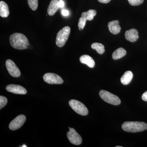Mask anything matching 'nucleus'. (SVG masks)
Instances as JSON below:
<instances>
[{"label":"nucleus","mask_w":147,"mask_h":147,"mask_svg":"<svg viewBox=\"0 0 147 147\" xmlns=\"http://www.w3.org/2000/svg\"><path fill=\"white\" fill-rule=\"evenodd\" d=\"M9 42L12 47L17 50H25L30 45L28 39L23 34L15 33L9 37Z\"/></svg>","instance_id":"f257e3e1"},{"label":"nucleus","mask_w":147,"mask_h":147,"mask_svg":"<svg viewBox=\"0 0 147 147\" xmlns=\"http://www.w3.org/2000/svg\"><path fill=\"white\" fill-rule=\"evenodd\" d=\"M122 128L127 132L135 133L147 129V124L144 122H125L122 125Z\"/></svg>","instance_id":"f03ea898"},{"label":"nucleus","mask_w":147,"mask_h":147,"mask_svg":"<svg viewBox=\"0 0 147 147\" xmlns=\"http://www.w3.org/2000/svg\"><path fill=\"white\" fill-rule=\"evenodd\" d=\"M70 27L65 26L58 32L56 38V45L58 47H62L65 45L70 34Z\"/></svg>","instance_id":"7ed1b4c3"},{"label":"nucleus","mask_w":147,"mask_h":147,"mask_svg":"<svg viewBox=\"0 0 147 147\" xmlns=\"http://www.w3.org/2000/svg\"><path fill=\"white\" fill-rule=\"evenodd\" d=\"M99 95L102 100L107 103L115 105L120 104L121 101L120 98L117 96L107 91L101 90L99 92Z\"/></svg>","instance_id":"20e7f679"},{"label":"nucleus","mask_w":147,"mask_h":147,"mask_svg":"<svg viewBox=\"0 0 147 147\" xmlns=\"http://www.w3.org/2000/svg\"><path fill=\"white\" fill-rule=\"evenodd\" d=\"M69 106L76 113L82 116H86L88 114V110L84 104L79 100L71 99L69 102Z\"/></svg>","instance_id":"39448f33"},{"label":"nucleus","mask_w":147,"mask_h":147,"mask_svg":"<svg viewBox=\"0 0 147 147\" xmlns=\"http://www.w3.org/2000/svg\"><path fill=\"white\" fill-rule=\"evenodd\" d=\"M43 78L45 82L50 84H61L63 82V79L61 77L55 73L45 74Z\"/></svg>","instance_id":"423d86ee"},{"label":"nucleus","mask_w":147,"mask_h":147,"mask_svg":"<svg viewBox=\"0 0 147 147\" xmlns=\"http://www.w3.org/2000/svg\"><path fill=\"white\" fill-rule=\"evenodd\" d=\"M67 136L69 142L71 144L75 145H79L82 144V137L74 129L70 128L69 131L67 132Z\"/></svg>","instance_id":"0eeeda50"},{"label":"nucleus","mask_w":147,"mask_h":147,"mask_svg":"<svg viewBox=\"0 0 147 147\" xmlns=\"http://www.w3.org/2000/svg\"><path fill=\"white\" fill-rule=\"evenodd\" d=\"M6 67L9 73L11 76L14 77H19L21 75V71L14 62L10 59L6 61Z\"/></svg>","instance_id":"6e6552de"},{"label":"nucleus","mask_w":147,"mask_h":147,"mask_svg":"<svg viewBox=\"0 0 147 147\" xmlns=\"http://www.w3.org/2000/svg\"><path fill=\"white\" fill-rule=\"evenodd\" d=\"M26 118L24 115H21L16 117L9 124V128L11 130H15L20 128L26 121Z\"/></svg>","instance_id":"1a4fd4ad"},{"label":"nucleus","mask_w":147,"mask_h":147,"mask_svg":"<svg viewBox=\"0 0 147 147\" xmlns=\"http://www.w3.org/2000/svg\"><path fill=\"white\" fill-rule=\"evenodd\" d=\"M6 89L7 91L15 94H25L27 93L26 89L22 86L15 84H10L7 86Z\"/></svg>","instance_id":"9d476101"},{"label":"nucleus","mask_w":147,"mask_h":147,"mask_svg":"<svg viewBox=\"0 0 147 147\" xmlns=\"http://www.w3.org/2000/svg\"><path fill=\"white\" fill-rule=\"evenodd\" d=\"M125 38L128 41L134 42L139 38L138 31L135 29H131L125 32Z\"/></svg>","instance_id":"9b49d317"},{"label":"nucleus","mask_w":147,"mask_h":147,"mask_svg":"<svg viewBox=\"0 0 147 147\" xmlns=\"http://www.w3.org/2000/svg\"><path fill=\"white\" fill-rule=\"evenodd\" d=\"M108 28L110 32L114 34H118L121 31V28L119 24V21L117 20L109 22Z\"/></svg>","instance_id":"f8f14e48"},{"label":"nucleus","mask_w":147,"mask_h":147,"mask_svg":"<svg viewBox=\"0 0 147 147\" xmlns=\"http://www.w3.org/2000/svg\"><path fill=\"white\" fill-rule=\"evenodd\" d=\"M58 0H52L47 9V13L50 16H53L59 8Z\"/></svg>","instance_id":"ddd939ff"},{"label":"nucleus","mask_w":147,"mask_h":147,"mask_svg":"<svg viewBox=\"0 0 147 147\" xmlns=\"http://www.w3.org/2000/svg\"><path fill=\"white\" fill-rule=\"evenodd\" d=\"M80 61L82 63L85 64L90 68L94 67L95 62L93 59L88 55H84L80 57Z\"/></svg>","instance_id":"4468645a"},{"label":"nucleus","mask_w":147,"mask_h":147,"mask_svg":"<svg viewBox=\"0 0 147 147\" xmlns=\"http://www.w3.org/2000/svg\"><path fill=\"white\" fill-rule=\"evenodd\" d=\"M9 14L8 6L5 2L1 1L0 2V15L3 18L8 16Z\"/></svg>","instance_id":"2eb2a0df"},{"label":"nucleus","mask_w":147,"mask_h":147,"mask_svg":"<svg viewBox=\"0 0 147 147\" xmlns=\"http://www.w3.org/2000/svg\"><path fill=\"white\" fill-rule=\"evenodd\" d=\"M133 74L130 71H126L125 72L123 75L121 79V83L123 85H128L131 82L133 78Z\"/></svg>","instance_id":"dca6fc26"},{"label":"nucleus","mask_w":147,"mask_h":147,"mask_svg":"<svg viewBox=\"0 0 147 147\" xmlns=\"http://www.w3.org/2000/svg\"><path fill=\"white\" fill-rule=\"evenodd\" d=\"M126 54V50L122 47L117 49L113 53L112 57L114 60H117L123 57Z\"/></svg>","instance_id":"f3484780"},{"label":"nucleus","mask_w":147,"mask_h":147,"mask_svg":"<svg viewBox=\"0 0 147 147\" xmlns=\"http://www.w3.org/2000/svg\"><path fill=\"white\" fill-rule=\"evenodd\" d=\"M87 12H84L82 13V16L79 19L78 23V27L80 30H82L84 29L85 25H86V21H87Z\"/></svg>","instance_id":"a211bd4d"},{"label":"nucleus","mask_w":147,"mask_h":147,"mask_svg":"<svg viewBox=\"0 0 147 147\" xmlns=\"http://www.w3.org/2000/svg\"><path fill=\"white\" fill-rule=\"evenodd\" d=\"M91 47L94 50H96V52L99 54L102 55L105 52L104 46L101 43L98 42H94L91 45Z\"/></svg>","instance_id":"6ab92c4d"},{"label":"nucleus","mask_w":147,"mask_h":147,"mask_svg":"<svg viewBox=\"0 0 147 147\" xmlns=\"http://www.w3.org/2000/svg\"><path fill=\"white\" fill-rule=\"evenodd\" d=\"M28 4L32 10H36L38 6V0H28Z\"/></svg>","instance_id":"aec40b11"},{"label":"nucleus","mask_w":147,"mask_h":147,"mask_svg":"<svg viewBox=\"0 0 147 147\" xmlns=\"http://www.w3.org/2000/svg\"><path fill=\"white\" fill-rule=\"evenodd\" d=\"M87 20L92 21L94 18V16L96 15V11L94 9H90L87 11Z\"/></svg>","instance_id":"412c9836"},{"label":"nucleus","mask_w":147,"mask_h":147,"mask_svg":"<svg viewBox=\"0 0 147 147\" xmlns=\"http://www.w3.org/2000/svg\"><path fill=\"white\" fill-rule=\"evenodd\" d=\"M7 102V99L5 96H0V109L3 108L6 105Z\"/></svg>","instance_id":"4be33fe9"},{"label":"nucleus","mask_w":147,"mask_h":147,"mask_svg":"<svg viewBox=\"0 0 147 147\" xmlns=\"http://www.w3.org/2000/svg\"><path fill=\"white\" fill-rule=\"evenodd\" d=\"M129 4L132 6H137L142 4L144 0H128Z\"/></svg>","instance_id":"5701e85b"},{"label":"nucleus","mask_w":147,"mask_h":147,"mask_svg":"<svg viewBox=\"0 0 147 147\" xmlns=\"http://www.w3.org/2000/svg\"><path fill=\"white\" fill-rule=\"evenodd\" d=\"M62 14L64 16H68L69 14V12L68 10H66V9H63L61 11Z\"/></svg>","instance_id":"b1692460"},{"label":"nucleus","mask_w":147,"mask_h":147,"mask_svg":"<svg viewBox=\"0 0 147 147\" xmlns=\"http://www.w3.org/2000/svg\"><path fill=\"white\" fill-rule=\"evenodd\" d=\"M142 99L145 101H147V91L142 95Z\"/></svg>","instance_id":"393cba45"},{"label":"nucleus","mask_w":147,"mask_h":147,"mask_svg":"<svg viewBox=\"0 0 147 147\" xmlns=\"http://www.w3.org/2000/svg\"><path fill=\"white\" fill-rule=\"evenodd\" d=\"M59 8H62L64 6V2L62 0H60L59 1Z\"/></svg>","instance_id":"a878e982"},{"label":"nucleus","mask_w":147,"mask_h":147,"mask_svg":"<svg viewBox=\"0 0 147 147\" xmlns=\"http://www.w3.org/2000/svg\"><path fill=\"white\" fill-rule=\"evenodd\" d=\"M98 2L102 3H108L110 2L111 0H98Z\"/></svg>","instance_id":"bb28decb"},{"label":"nucleus","mask_w":147,"mask_h":147,"mask_svg":"<svg viewBox=\"0 0 147 147\" xmlns=\"http://www.w3.org/2000/svg\"><path fill=\"white\" fill-rule=\"evenodd\" d=\"M21 147H27V146H26V145H23V146H21Z\"/></svg>","instance_id":"cd10ccee"},{"label":"nucleus","mask_w":147,"mask_h":147,"mask_svg":"<svg viewBox=\"0 0 147 147\" xmlns=\"http://www.w3.org/2000/svg\"><path fill=\"white\" fill-rule=\"evenodd\" d=\"M116 147H122V146H116Z\"/></svg>","instance_id":"c85d7f7f"}]
</instances>
